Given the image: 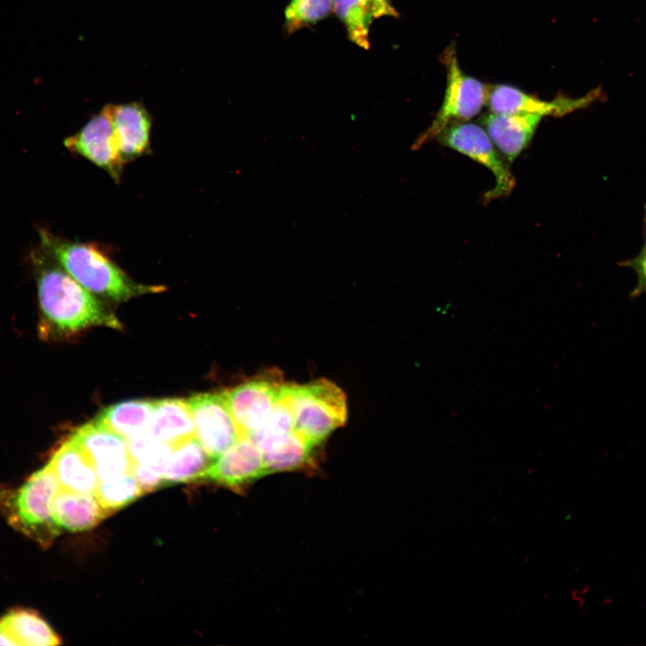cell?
I'll return each mask as SVG.
<instances>
[{
	"mask_svg": "<svg viewBox=\"0 0 646 646\" xmlns=\"http://www.w3.org/2000/svg\"><path fill=\"white\" fill-rule=\"evenodd\" d=\"M0 645L18 646L17 642L9 632L8 628L0 619Z\"/></svg>",
	"mask_w": 646,
	"mask_h": 646,
	"instance_id": "cell-29",
	"label": "cell"
},
{
	"mask_svg": "<svg viewBox=\"0 0 646 646\" xmlns=\"http://www.w3.org/2000/svg\"><path fill=\"white\" fill-rule=\"evenodd\" d=\"M59 488L48 464L22 486L0 490V511L15 530L43 548L48 547L59 534L51 515L52 500Z\"/></svg>",
	"mask_w": 646,
	"mask_h": 646,
	"instance_id": "cell-3",
	"label": "cell"
},
{
	"mask_svg": "<svg viewBox=\"0 0 646 646\" xmlns=\"http://www.w3.org/2000/svg\"><path fill=\"white\" fill-rule=\"evenodd\" d=\"M145 494L130 474L100 480L95 490L100 504L111 514Z\"/></svg>",
	"mask_w": 646,
	"mask_h": 646,
	"instance_id": "cell-24",
	"label": "cell"
},
{
	"mask_svg": "<svg viewBox=\"0 0 646 646\" xmlns=\"http://www.w3.org/2000/svg\"><path fill=\"white\" fill-rule=\"evenodd\" d=\"M335 0H291L284 11L289 34L325 19L334 10Z\"/></svg>",
	"mask_w": 646,
	"mask_h": 646,
	"instance_id": "cell-26",
	"label": "cell"
},
{
	"mask_svg": "<svg viewBox=\"0 0 646 646\" xmlns=\"http://www.w3.org/2000/svg\"><path fill=\"white\" fill-rule=\"evenodd\" d=\"M441 60L447 71L443 101L430 126L416 137L413 150L435 139L446 127L473 118L487 103L489 88L461 70L454 44L444 50Z\"/></svg>",
	"mask_w": 646,
	"mask_h": 646,
	"instance_id": "cell-4",
	"label": "cell"
},
{
	"mask_svg": "<svg viewBox=\"0 0 646 646\" xmlns=\"http://www.w3.org/2000/svg\"><path fill=\"white\" fill-rule=\"evenodd\" d=\"M315 445L296 431L262 452L266 473L291 470L301 467Z\"/></svg>",
	"mask_w": 646,
	"mask_h": 646,
	"instance_id": "cell-23",
	"label": "cell"
},
{
	"mask_svg": "<svg viewBox=\"0 0 646 646\" xmlns=\"http://www.w3.org/2000/svg\"><path fill=\"white\" fill-rule=\"evenodd\" d=\"M266 474L267 473L261 450L249 436H240L234 444L213 460L197 481L240 488Z\"/></svg>",
	"mask_w": 646,
	"mask_h": 646,
	"instance_id": "cell-11",
	"label": "cell"
},
{
	"mask_svg": "<svg viewBox=\"0 0 646 646\" xmlns=\"http://www.w3.org/2000/svg\"><path fill=\"white\" fill-rule=\"evenodd\" d=\"M110 514L91 493L59 488L51 503L52 519L59 532L89 530Z\"/></svg>",
	"mask_w": 646,
	"mask_h": 646,
	"instance_id": "cell-15",
	"label": "cell"
},
{
	"mask_svg": "<svg viewBox=\"0 0 646 646\" xmlns=\"http://www.w3.org/2000/svg\"><path fill=\"white\" fill-rule=\"evenodd\" d=\"M48 464L61 489L94 494L100 481L96 470L71 438L54 453Z\"/></svg>",
	"mask_w": 646,
	"mask_h": 646,
	"instance_id": "cell-16",
	"label": "cell"
},
{
	"mask_svg": "<svg viewBox=\"0 0 646 646\" xmlns=\"http://www.w3.org/2000/svg\"><path fill=\"white\" fill-rule=\"evenodd\" d=\"M154 438L172 446L195 436V428L187 401L179 398L154 400L147 428Z\"/></svg>",
	"mask_w": 646,
	"mask_h": 646,
	"instance_id": "cell-18",
	"label": "cell"
},
{
	"mask_svg": "<svg viewBox=\"0 0 646 646\" xmlns=\"http://www.w3.org/2000/svg\"><path fill=\"white\" fill-rule=\"evenodd\" d=\"M293 383H284L266 422L249 437L262 452L294 431Z\"/></svg>",
	"mask_w": 646,
	"mask_h": 646,
	"instance_id": "cell-21",
	"label": "cell"
},
{
	"mask_svg": "<svg viewBox=\"0 0 646 646\" xmlns=\"http://www.w3.org/2000/svg\"><path fill=\"white\" fill-rule=\"evenodd\" d=\"M541 119L537 115L490 112L481 121L496 149L511 164L528 147Z\"/></svg>",
	"mask_w": 646,
	"mask_h": 646,
	"instance_id": "cell-14",
	"label": "cell"
},
{
	"mask_svg": "<svg viewBox=\"0 0 646 646\" xmlns=\"http://www.w3.org/2000/svg\"><path fill=\"white\" fill-rule=\"evenodd\" d=\"M64 144L72 153L105 170L115 182L120 181L126 163L105 106L76 134L65 138Z\"/></svg>",
	"mask_w": 646,
	"mask_h": 646,
	"instance_id": "cell-9",
	"label": "cell"
},
{
	"mask_svg": "<svg viewBox=\"0 0 646 646\" xmlns=\"http://www.w3.org/2000/svg\"><path fill=\"white\" fill-rule=\"evenodd\" d=\"M292 407L294 431L314 445L346 421L345 395L336 383L326 379L295 384Z\"/></svg>",
	"mask_w": 646,
	"mask_h": 646,
	"instance_id": "cell-5",
	"label": "cell"
},
{
	"mask_svg": "<svg viewBox=\"0 0 646 646\" xmlns=\"http://www.w3.org/2000/svg\"><path fill=\"white\" fill-rule=\"evenodd\" d=\"M213 460L196 435L174 444L163 470L164 486L197 481Z\"/></svg>",
	"mask_w": 646,
	"mask_h": 646,
	"instance_id": "cell-19",
	"label": "cell"
},
{
	"mask_svg": "<svg viewBox=\"0 0 646 646\" xmlns=\"http://www.w3.org/2000/svg\"><path fill=\"white\" fill-rule=\"evenodd\" d=\"M334 12L344 24L348 39L355 45L369 49V31L376 19L397 17L391 0H335Z\"/></svg>",
	"mask_w": 646,
	"mask_h": 646,
	"instance_id": "cell-17",
	"label": "cell"
},
{
	"mask_svg": "<svg viewBox=\"0 0 646 646\" xmlns=\"http://www.w3.org/2000/svg\"><path fill=\"white\" fill-rule=\"evenodd\" d=\"M643 223H644V230H645V231H646V205H645V207H644V218H643Z\"/></svg>",
	"mask_w": 646,
	"mask_h": 646,
	"instance_id": "cell-30",
	"label": "cell"
},
{
	"mask_svg": "<svg viewBox=\"0 0 646 646\" xmlns=\"http://www.w3.org/2000/svg\"><path fill=\"white\" fill-rule=\"evenodd\" d=\"M622 266L633 269L637 277V283L631 292L632 297L646 293V231L643 246L640 252L633 258L619 263Z\"/></svg>",
	"mask_w": 646,
	"mask_h": 646,
	"instance_id": "cell-28",
	"label": "cell"
},
{
	"mask_svg": "<svg viewBox=\"0 0 646 646\" xmlns=\"http://www.w3.org/2000/svg\"><path fill=\"white\" fill-rule=\"evenodd\" d=\"M44 336H69L92 327L121 330L109 306L74 279L41 246L34 250Z\"/></svg>",
	"mask_w": 646,
	"mask_h": 646,
	"instance_id": "cell-1",
	"label": "cell"
},
{
	"mask_svg": "<svg viewBox=\"0 0 646 646\" xmlns=\"http://www.w3.org/2000/svg\"><path fill=\"white\" fill-rule=\"evenodd\" d=\"M284 384L281 374L271 371L223 391L240 436H249L266 422Z\"/></svg>",
	"mask_w": 646,
	"mask_h": 646,
	"instance_id": "cell-7",
	"label": "cell"
},
{
	"mask_svg": "<svg viewBox=\"0 0 646 646\" xmlns=\"http://www.w3.org/2000/svg\"><path fill=\"white\" fill-rule=\"evenodd\" d=\"M105 480L130 473L133 460L127 439L96 420L79 427L70 437Z\"/></svg>",
	"mask_w": 646,
	"mask_h": 646,
	"instance_id": "cell-10",
	"label": "cell"
},
{
	"mask_svg": "<svg viewBox=\"0 0 646 646\" xmlns=\"http://www.w3.org/2000/svg\"><path fill=\"white\" fill-rule=\"evenodd\" d=\"M154 401L127 400L105 407L95 420L126 439L147 430Z\"/></svg>",
	"mask_w": 646,
	"mask_h": 646,
	"instance_id": "cell-20",
	"label": "cell"
},
{
	"mask_svg": "<svg viewBox=\"0 0 646 646\" xmlns=\"http://www.w3.org/2000/svg\"><path fill=\"white\" fill-rule=\"evenodd\" d=\"M40 246L82 286L98 298L124 302L135 297L165 290L130 278L93 242H77L60 237L47 229L39 231Z\"/></svg>",
	"mask_w": 646,
	"mask_h": 646,
	"instance_id": "cell-2",
	"label": "cell"
},
{
	"mask_svg": "<svg viewBox=\"0 0 646 646\" xmlns=\"http://www.w3.org/2000/svg\"><path fill=\"white\" fill-rule=\"evenodd\" d=\"M1 620L18 646H50L62 643L60 637L35 610L14 608Z\"/></svg>",
	"mask_w": 646,
	"mask_h": 646,
	"instance_id": "cell-22",
	"label": "cell"
},
{
	"mask_svg": "<svg viewBox=\"0 0 646 646\" xmlns=\"http://www.w3.org/2000/svg\"><path fill=\"white\" fill-rule=\"evenodd\" d=\"M130 474L144 493L164 486L163 470L139 463H133Z\"/></svg>",
	"mask_w": 646,
	"mask_h": 646,
	"instance_id": "cell-27",
	"label": "cell"
},
{
	"mask_svg": "<svg viewBox=\"0 0 646 646\" xmlns=\"http://www.w3.org/2000/svg\"><path fill=\"white\" fill-rule=\"evenodd\" d=\"M436 139L446 147L457 151L488 169L495 179V186L484 195V200L509 196L516 179L509 163L497 149L484 128L477 124L462 122L446 127Z\"/></svg>",
	"mask_w": 646,
	"mask_h": 646,
	"instance_id": "cell-6",
	"label": "cell"
},
{
	"mask_svg": "<svg viewBox=\"0 0 646 646\" xmlns=\"http://www.w3.org/2000/svg\"><path fill=\"white\" fill-rule=\"evenodd\" d=\"M589 93L578 99L558 95L554 100H544L508 84H496L489 89L487 105L491 112L563 117L588 106L594 100Z\"/></svg>",
	"mask_w": 646,
	"mask_h": 646,
	"instance_id": "cell-12",
	"label": "cell"
},
{
	"mask_svg": "<svg viewBox=\"0 0 646 646\" xmlns=\"http://www.w3.org/2000/svg\"><path fill=\"white\" fill-rule=\"evenodd\" d=\"M187 401L195 434L208 455L215 458L240 437L223 393H202Z\"/></svg>",
	"mask_w": 646,
	"mask_h": 646,
	"instance_id": "cell-8",
	"label": "cell"
},
{
	"mask_svg": "<svg viewBox=\"0 0 646 646\" xmlns=\"http://www.w3.org/2000/svg\"><path fill=\"white\" fill-rule=\"evenodd\" d=\"M119 153L127 164L151 152L152 118L139 102L107 104Z\"/></svg>",
	"mask_w": 646,
	"mask_h": 646,
	"instance_id": "cell-13",
	"label": "cell"
},
{
	"mask_svg": "<svg viewBox=\"0 0 646 646\" xmlns=\"http://www.w3.org/2000/svg\"><path fill=\"white\" fill-rule=\"evenodd\" d=\"M133 463L144 464L164 470L173 446L154 438L147 430L127 439Z\"/></svg>",
	"mask_w": 646,
	"mask_h": 646,
	"instance_id": "cell-25",
	"label": "cell"
}]
</instances>
